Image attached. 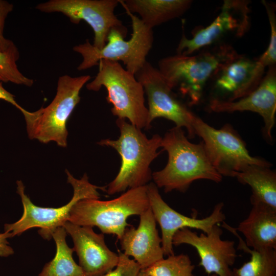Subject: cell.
I'll list each match as a JSON object with an SVG mask.
<instances>
[{"mask_svg": "<svg viewBox=\"0 0 276 276\" xmlns=\"http://www.w3.org/2000/svg\"><path fill=\"white\" fill-rule=\"evenodd\" d=\"M265 68L258 58L240 54L219 68L209 81L210 100L233 101L247 96L260 84Z\"/></svg>", "mask_w": 276, "mask_h": 276, "instance_id": "cell-15", "label": "cell"}, {"mask_svg": "<svg viewBox=\"0 0 276 276\" xmlns=\"http://www.w3.org/2000/svg\"><path fill=\"white\" fill-rule=\"evenodd\" d=\"M13 7V4L8 1L0 0V32L2 33H3L6 18Z\"/></svg>", "mask_w": 276, "mask_h": 276, "instance_id": "cell-28", "label": "cell"}, {"mask_svg": "<svg viewBox=\"0 0 276 276\" xmlns=\"http://www.w3.org/2000/svg\"><path fill=\"white\" fill-rule=\"evenodd\" d=\"M146 189L150 209L160 227L164 255L174 254L172 239L177 231L183 228H196L207 234L214 225L219 224L225 219L222 202L215 205L211 215L198 219L183 215L170 207L163 200L154 182L148 183Z\"/></svg>", "mask_w": 276, "mask_h": 276, "instance_id": "cell-14", "label": "cell"}, {"mask_svg": "<svg viewBox=\"0 0 276 276\" xmlns=\"http://www.w3.org/2000/svg\"><path fill=\"white\" fill-rule=\"evenodd\" d=\"M11 237L10 233L0 234V257H7L14 253L13 248L9 246L7 239Z\"/></svg>", "mask_w": 276, "mask_h": 276, "instance_id": "cell-29", "label": "cell"}, {"mask_svg": "<svg viewBox=\"0 0 276 276\" xmlns=\"http://www.w3.org/2000/svg\"><path fill=\"white\" fill-rule=\"evenodd\" d=\"M208 108L217 113L249 111L259 114L264 123V135L272 142L276 112L275 65L268 67L260 84L247 96L233 101L210 100Z\"/></svg>", "mask_w": 276, "mask_h": 276, "instance_id": "cell-16", "label": "cell"}, {"mask_svg": "<svg viewBox=\"0 0 276 276\" xmlns=\"http://www.w3.org/2000/svg\"><path fill=\"white\" fill-rule=\"evenodd\" d=\"M137 276H149L143 270H141Z\"/></svg>", "mask_w": 276, "mask_h": 276, "instance_id": "cell-32", "label": "cell"}, {"mask_svg": "<svg viewBox=\"0 0 276 276\" xmlns=\"http://www.w3.org/2000/svg\"><path fill=\"white\" fill-rule=\"evenodd\" d=\"M221 226L234 234L239 239L238 248L250 255V259L233 270L235 276H276V249L257 250L248 247L235 228L224 221Z\"/></svg>", "mask_w": 276, "mask_h": 276, "instance_id": "cell-22", "label": "cell"}, {"mask_svg": "<svg viewBox=\"0 0 276 276\" xmlns=\"http://www.w3.org/2000/svg\"><path fill=\"white\" fill-rule=\"evenodd\" d=\"M248 217L236 228L249 248L276 249V209L262 203L252 204Z\"/></svg>", "mask_w": 276, "mask_h": 276, "instance_id": "cell-19", "label": "cell"}, {"mask_svg": "<svg viewBox=\"0 0 276 276\" xmlns=\"http://www.w3.org/2000/svg\"><path fill=\"white\" fill-rule=\"evenodd\" d=\"M135 76L147 97L149 126L153 120L165 118L174 122L176 127L185 128L188 137H194L192 122L195 114L178 98L158 69L147 61Z\"/></svg>", "mask_w": 276, "mask_h": 276, "instance_id": "cell-12", "label": "cell"}, {"mask_svg": "<svg viewBox=\"0 0 276 276\" xmlns=\"http://www.w3.org/2000/svg\"><path fill=\"white\" fill-rule=\"evenodd\" d=\"M119 4V0H50L39 3L35 8L45 13H61L73 24L84 20L94 31L92 44L101 49L107 43L112 29H119L127 35V28L114 13Z\"/></svg>", "mask_w": 276, "mask_h": 276, "instance_id": "cell-11", "label": "cell"}, {"mask_svg": "<svg viewBox=\"0 0 276 276\" xmlns=\"http://www.w3.org/2000/svg\"><path fill=\"white\" fill-rule=\"evenodd\" d=\"M17 48L14 43L4 37L0 32V52H6Z\"/></svg>", "mask_w": 276, "mask_h": 276, "instance_id": "cell-31", "label": "cell"}, {"mask_svg": "<svg viewBox=\"0 0 276 276\" xmlns=\"http://www.w3.org/2000/svg\"><path fill=\"white\" fill-rule=\"evenodd\" d=\"M250 3L247 0H224L219 14L209 25L194 30L190 38L183 32L177 54L190 55L203 48L225 43L224 39L242 37L250 27Z\"/></svg>", "mask_w": 276, "mask_h": 276, "instance_id": "cell-10", "label": "cell"}, {"mask_svg": "<svg viewBox=\"0 0 276 276\" xmlns=\"http://www.w3.org/2000/svg\"><path fill=\"white\" fill-rule=\"evenodd\" d=\"M240 54L229 44L214 45L195 55L176 54L158 62V70L168 86L178 88L190 106L201 100L209 81L223 65Z\"/></svg>", "mask_w": 276, "mask_h": 276, "instance_id": "cell-3", "label": "cell"}, {"mask_svg": "<svg viewBox=\"0 0 276 276\" xmlns=\"http://www.w3.org/2000/svg\"><path fill=\"white\" fill-rule=\"evenodd\" d=\"M195 265L187 255L168 256L143 270L149 276H193Z\"/></svg>", "mask_w": 276, "mask_h": 276, "instance_id": "cell-24", "label": "cell"}, {"mask_svg": "<svg viewBox=\"0 0 276 276\" xmlns=\"http://www.w3.org/2000/svg\"><path fill=\"white\" fill-rule=\"evenodd\" d=\"M160 147L167 152L168 162L163 169L152 174V178L165 193L185 192L199 179L221 181L222 176L211 164L202 142H190L183 128L175 126L168 130L162 139Z\"/></svg>", "mask_w": 276, "mask_h": 276, "instance_id": "cell-1", "label": "cell"}, {"mask_svg": "<svg viewBox=\"0 0 276 276\" xmlns=\"http://www.w3.org/2000/svg\"><path fill=\"white\" fill-rule=\"evenodd\" d=\"M265 8L269 25L270 35L269 41L265 51L258 59L266 67L275 65L276 63V15L275 5L265 0L261 1Z\"/></svg>", "mask_w": 276, "mask_h": 276, "instance_id": "cell-26", "label": "cell"}, {"mask_svg": "<svg viewBox=\"0 0 276 276\" xmlns=\"http://www.w3.org/2000/svg\"><path fill=\"white\" fill-rule=\"evenodd\" d=\"M98 65V73L93 81L86 84V88L98 91L102 87H105L106 99L112 105L111 111L113 116L127 119L141 129H149L145 91L135 75L118 61L102 59Z\"/></svg>", "mask_w": 276, "mask_h": 276, "instance_id": "cell-4", "label": "cell"}, {"mask_svg": "<svg viewBox=\"0 0 276 276\" xmlns=\"http://www.w3.org/2000/svg\"><path fill=\"white\" fill-rule=\"evenodd\" d=\"M116 124L120 135L117 140H102L98 144L114 149L121 163L116 177L106 187L108 195L124 192L130 189L145 186L152 179L150 164L160 154L162 137L154 134L149 139L141 129L118 118Z\"/></svg>", "mask_w": 276, "mask_h": 276, "instance_id": "cell-2", "label": "cell"}, {"mask_svg": "<svg viewBox=\"0 0 276 276\" xmlns=\"http://www.w3.org/2000/svg\"><path fill=\"white\" fill-rule=\"evenodd\" d=\"M125 10L139 14L142 21L153 28L183 15L191 7V0H119Z\"/></svg>", "mask_w": 276, "mask_h": 276, "instance_id": "cell-20", "label": "cell"}, {"mask_svg": "<svg viewBox=\"0 0 276 276\" xmlns=\"http://www.w3.org/2000/svg\"><path fill=\"white\" fill-rule=\"evenodd\" d=\"M19 57L17 48L6 52H0V81L30 87L34 81L18 70L16 62Z\"/></svg>", "mask_w": 276, "mask_h": 276, "instance_id": "cell-25", "label": "cell"}, {"mask_svg": "<svg viewBox=\"0 0 276 276\" xmlns=\"http://www.w3.org/2000/svg\"><path fill=\"white\" fill-rule=\"evenodd\" d=\"M15 96L7 91L3 86L2 82L0 81V99L3 100L18 109L23 114H25L27 110L21 107L15 101Z\"/></svg>", "mask_w": 276, "mask_h": 276, "instance_id": "cell-30", "label": "cell"}, {"mask_svg": "<svg viewBox=\"0 0 276 276\" xmlns=\"http://www.w3.org/2000/svg\"><path fill=\"white\" fill-rule=\"evenodd\" d=\"M67 181L73 188L72 198L65 205L59 208H44L35 205L25 194V186L21 180H18L17 192L21 198L23 214L16 222L5 224V232L10 233L11 237L20 235L25 231L38 227L39 234L48 240L52 238L55 230L63 226L68 221L70 212L74 205L84 199H99L100 194L98 190L105 192L106 187H98L91 183L86 174L80 179L75 178L66 170Z\"/></svg>", "mask_w": 276, "mask_h": 276, "instance_id": "cell-8", "label": "cell"}, {"mask_svg": "<svg viewBox=\"0 0 276 276\" xmlns=\"http://www.w3.org/2000/svg\"><path fill=\"white\" fill-rule=\"evenodd\" d=\"M192 123L195 135L202 140L211 164L222 176L235 177L252 165L271 167L270 162L250 155L245 142L230 124L216 129L196 114Z\"/></svg>", "mask_w": 276, "mask_h": 276, "instance_id": "cell-9", "label": "cell"}, {"mask_svg": "<svg viewBox=\"0 0 276 276\" xmlns=\"http://www.w3.org/2000/svg\"><path fill=\"white\" fill-rule=\"evenodd\" d=\"M125 11L131 20L132 32L130 38L126 40V35L119 29H112L108 35L107 43L101 49L94 47L88 39L74 46V51L82 57L78 70H85L97 65L102 59L121 61L125 69L134 75L141 70L152 47L153 31L135 14L126 10Z\"/></svg>", "mask_w": 276, "mask_h": 276, "instance_id": "cell-6", "label": "cell"}, {"mask_svg": "<svg viewBox=\"0 0 276 276\" xmlns=\"http://www.w3.org/2000/svg\"><path fill=\"white\" fill-rule=\"evenodd\" d=\"M149 208L145 186L128 189L109 200H81L74 205L67 221L80 226H97L102 233L114 235L120 240L130 226L128 218L140 216Z\"/></svg>", "mask_w": 276, "mask_h": 276, "instance_id": "cell-5", "label": "cell"}, {"mask_svg": "<svg viewBox=\"0 0 276 276\" xmlns=\"http://www.w3.org/2000/svg\"><path fill=\"white\" fill-rule=\"evenodd\" d=\"M119 262L114 269L102 276H137L141 269L133 259L118 250Z\"/></svg>", "mask_w": 276, "mask_h": 276, "instance_id": "cell-27", "label": "cell"}, {"mask_svg": "<svg viewBox=\"0 0 276 276\" xmlns=\"http://www.w3.org/2000/svg\"><path fill=\"white\" fill-rule=\"evenodd\" d=\"M90 75L59 77L56 95L46 107L24 116L27 131L31 139L43 143L54 142L60 147L67 146L66 123L74 108L80 101V92L90 79Z\"/></svg>", "mask_w": 276, "mask_h": 276, "instance_id": "cell-7", "label": "cell"}, {"mask_svg": "<svg viewBox=\"0 0 276 276\" xmlns=\"http://www.w3.org/2000/svg\"><path fill=\"white\" fill-rule=\"evenodd\" d=\"M63 227L71 237L79 265L86 276H102L115 268L119 255L107 246L103 233H95L92 227L80 226L69 221Z\"/></svg>", "mask_w": 276, "mask_h": 276, "instance_id": "cell-17", "label": "cell"}, {"mask_svg": "<svg viewBox=\"0 0 276 276\" xmlns=\"http://www.w3.org/2000/svg\"><path fill=\"white\" fill-rule=\"evenodd\" d=\"M66 234L63 226L58 227L53 232L52 238L56 244L55 256L44 266L38 276H86L73 259L74 250L66 242Z\"/></svg>", "mask_w": 276, "mask_h": 276, "instance_id": "cell-23", "label": "cell"}, {"mask_svg": "<svg viewBox=\"0 0 276 276\" xmlns=\"http://www.w3.org/2000/svg\"><path fill=\"white\" fill-rule=\"evenodd\" d=\"M222 229L219 224L214 225L207 234L198 235L189 228L177 231L173 236V245L185 244L196 250L199 258V265L208 274L218 276H235L231 267L237 257L235 242L223 240Z\"/></svg>", "mask_w": 276, "mask_h": 276, "instance_id": "cell-13", "label": "cell"}, {"mask_svg": "<svg viewBox=\"0 0 276 276\" xmlns=\"http://www.w3.org/2000/svg\"><path fill=\"white\" fill-rule=\"evenodd\" d=\"M119 240L123 253L133 257L141 270L164 258L162 239L150 207L140 216L138 227H127Z\"/></svg>", "mask_w": 276, "mask_h": 276, "instance_id": "cell-18", "label": "cell"}, {"mask_svg": "<svg viewBox=\"0 0 276 276\" xmlns=\"http://www.w3.org/2000/svg\"><path fill=\"white\" fill-rule=\"evenodd\" d=\"M235 177L241 183L251 189V204L262 203L276 209V173L270 167L250 165Z\"/></svg>", "mask_w": 276, "mask_h": 276, "instance_id": "cell-21", "label": "cell"}, {"mask_svg": "<svg viewBox=\"0 0 276 276\" xmlns=\"http://www.w3.org/2000/svg\"><path fill=\"white\" fill-rule=\"evenodd\" d=\"M211 276H218V275H216V274H214V273H213V274H212L211 275Z\"/></svg>", "mask_w": 276, "mask_h": 276, "instance_id": "cell-33", "label": "cell"}]
</instances>
